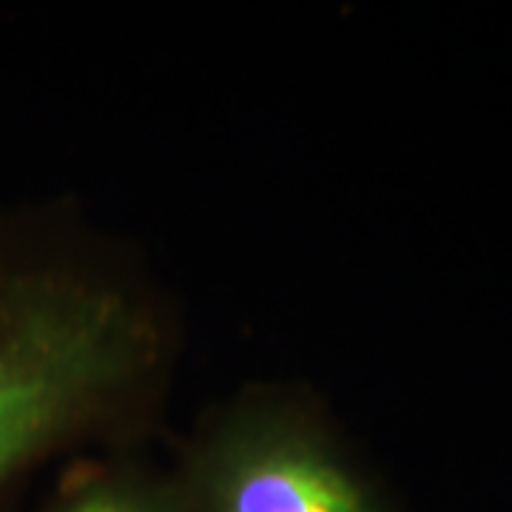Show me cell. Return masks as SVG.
<instances>
[{
    "mask_svg": "<svg viewBox=\"0 0 512 512\" xmlns=\"http://www.w3.org/2000/svg\"><path fill=\"white\" fill-rule=\"evenodd\" d=\"M157 353L140 299L0 228V487L114 410Z\"/></svg>",
    "mask_w": 512,
    "mask_h": 512,
    "instance_id": "1",
    "label": "cell"
},
{
    "mask_svg": "<svg viewBox=\"0 0 512 512\" xmlns=\"http://www.w3.org/2000/svg\"><path fill=\"white\" fill-rule=\"evenodd\" d=\"M171 476L185 512H396L325 416L279 390L222 407Z\"/></svg>",
    "mask_w": 512,
    "mask_h": 512,
    "instance_id": "2",
    "label": "cell"
},
{
    "mask_svg": "<svg viewBox=\"0 0 512 512\" xmlns=\"http://www.w3.org/2000/svg\"><path fill=\"white\" fill-rule=\"evenodd\" d=\"M46 512H185V504L171 473L117 464L74 478Z\"/></svg>",
    "mask_w": 512,
    "mask_h": 512,
    "instance_id": "3",
    "label": "cell"
}]
</instances>
